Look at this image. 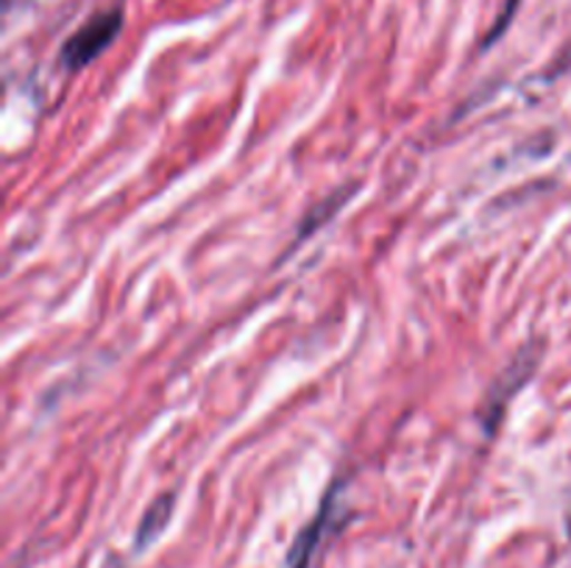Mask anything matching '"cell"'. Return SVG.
I'll return each instance as SVG.
<instances>
[{
	"mask_svg": "<svg viewBox=\"0 0 571 568\" xmlns=\"http://www.w3.org/2000/svg\"><path fill=\"white\" fill-rule=\"evenodd\" d=\"M124 31V11L107 9L87 20L68 42L62 45V65L68 70H81L90 61H96L115 39Z\"/></svg>",
	"mask_w": 571,
	"mask_h": 568,
	"instance_id": "6da1fadb",
	"label": "cell"
},
{
	"mask_svg": "<svg viewBox=\"0 0 571 568\" xmlns=\"http://www.w3.org/2000/svg\"><path fill=\"white\" fill-rule=\"evenodd\" d=\"M337 501H341V484H332L326 499L321 501V510L313 521L304 527V532L298 535L296 543H293L291 555H287V566L285 568H309L313 562L315 551L321 549V540L326 538V532L332 529V521H335V512H337Z\"/></svg>",
	"mask_w": 571,
	"mask_h": 568,
	"instance_id": "7a4b0ae2",
	"label": "cell"
},
{
	"mask_svg": "<svg viewBox=\"0 0 571 568\" xmlns=\"http://www.w3.org/2000/svg\"><path fill=\"white\" fill-rule=\"evenodd\" d=\"M346 200H348L346 193H335V198L324 200V204H321L318 209H315V221H313V217H307V223H304V228H302V232H298V243H304L309 232H315V228L324 226V223L329 221V217L335 215V212L341 209L343 204H346Z\"/></svg>",
	"mask_w": 571,
	"mask_h": 568,
	"instance_id": "277c9868",
	"label": "cell"
},
{
	"mask_svg": "<svg viewBox=\"0 0 571 568\" xmlns=\"http://www.w3.org/2000/svg\"><path fill=\"white\" fill-rule=\"evenodd\" d=\"M519 3H521V0H504V9H502V14H499L496 26L491 28V33H488V39H485V48H488V45H493V42H496V39L502 37L504 31H508V26H510V22H513V17H515V9H519Z\"/></svg>",
	"mask_w": 571,
	"mask_h": 568,
	"instance_id": "5b68a950",
	"label": "cell"
},
{
	"mask_svg": "<svg viewBox=\"0 0 571 568\" xmlns=\"http://www.w3.org/2000/svg\"><path fill=\"white\" fill-rule=\"evenodd\" d=\"M170 512H174V493L163 496V499L148 507L146 518H142L140 529H137V549H146L148 543H154L159 538V532L168 527Z\"/></svg>",
	"mask_w": 571,
	"mask_h": 568,
	"instance_id": "3957f363",
	"label": "cell"
}]
</instances>
